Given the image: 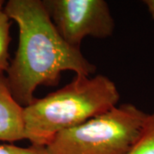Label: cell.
I'll return each instance as SVG.
<instances>
[{
    "label": "cell",
    "mask_w": 154,
    "mask_h": 154,
    "mask_svg": "<svg viewBox=\"0 0 154 154\" xmlns=\"http://www.w3.org/2000/svg\"><path fill=\"white\" fill-rule=\"evenodd\" d=\"M57 32L69 45L81 49L88 36L106 38L115 30V21L105 0H44Z\"/></svg>",
    "instance_id": "obj_4"
},
{
    "label": "cell",
    "mask_w": 154,
    "mask_h": 154,
    "mask_svg": "<svg viewBox=\"0 0 154 154\" xmlns=\"http://www.w3.org/2000/svg\"><path fill=\"white\" fill-rule=\"evenodd\" d=\"M128 154H154V111L149 113L143 132Z\"/></svg>",
    "instance_id": "obj_7"
},
{
    "label": "cell",
    "mask_w": 154,
    "mask_h": 154,
    "mask_svg": "<svg viewBox=\"0 0 154 154\" xmlns=\"http://www.w3.org/2000/svg\"><path fill=\"white\" fill-rule=\"evenodd\" d=\"M5 5V1L0 0V70L6 72L11 62L9 47L11 40V22Z\"/></svg>",
    "instance_id": "obj_6"
},
{
    "label": "cell",
    "mask_w": 154,
    "mask_h": 154,
    "mask_svg": "<svg viewBox=\"0 0 154 154\" xmlns=\"http://www.w3.org/2000/svg\"><path fill=\"white\" fill-rule=\"evenodd\" d=\"M144 4L146 6L149 13L151 14V16H152L154 21V0H145Z\"/></svg>",
    "instance_id": "obj_9"
},
{
    "label": "cell",
    "mask_w": 154,
    "mask_h": 154,
    "mask_svg": "<svg viewBox=\"0 0 154 154\" xmlns=\"http://www.w3.org/2000/svg\"><path fill=\"white\" fill-rule=\"evenodd\" d=\"M149 113L132 104L115 106L59 133L45 154H128L143 132Z\"/></svg>",
    "instance_id": "obj_3"
},
{
    "label": "cell",
    "mask_w": 154,
    "mask_h": 154,
    "mask_svg": "<svg viewBox=\"0 0 154 154\" xmlns=\"http://www.w3.org/2000/svg\"><path fill=\"white\" fill-rule=\"evenodd\" d=\"M119 99V91L109 77L75 75L64 87L23 107L25 140L45 147L57 134L110 110Z\"/></svg>",
    "instance_id": "obj_2"
},
{
    "label": "cell",
    "mask_w": 154,
    "mask_h": 154,
    "mask_svg": "<svg viewBox=\"0 0 154 154\" xmlns=\"http://www.w3.org/2000/svg\"><path fill=\"white\" fill-rule=\"evenodd\" d=\"M0 154H45V148L32 145L28 147H22L12 144H2L0 145Z\"/></svg>",
    "instance_id": "obj_8"
},
{
    "label": "cell",
    "mask_w": 154,
    "mask_h": 154,
    "mask_svg": "<svg viewBox=\"0 0 154 154\" xmlns=\"http://www.w3.org/2000/svg\"><path fill=\"white\" fill-rule=\"evenodd\" d=\"M10 19L19 29V42L6 70L9 87L17 102L31 104L40 86H55L62 73L91 75L96 67L81 49L62 38L41 0H9L5 5Z\"/></svg>",
    "instance_id": "obj_1"
},
{
    "label": "cell",
    "mask_w": 154,
    "mask_h": 154,
    "mask_svg": "<svg viewBox=\"0 0 154 154\" xmlns=\"http://www.w3.org/2000/svg\"><path fill=\"white\" fill-rule=\"evenodd\" d=\"M25 140L23 107L11 93L5 71L0 70V141Z\"/></svg>",
    "instance_id": "obj_5"
}]
</instances>
